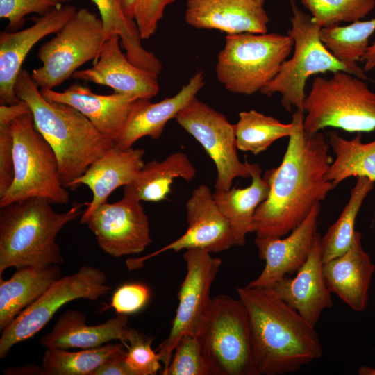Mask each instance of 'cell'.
<instances>
[{
	"instance_id": "cell-27",
	"label": "cell",
	"mask_w": 375,
	"mask_h": 375,
	"mask_svg": "<svg viewBox=\"0 0 375 375\" xmlns=\"http://www.w3.org/2000/svg\"><path fill=\"white\" fill-rule=\"evenodd\" d=\"M196 176V169L183 152L170 154L161 161L151 160L144 164L134 180L124 187V197L138 201L159 202L171 193L174 178L190 181Z\"/></svg>"
},
{
	"instance_id": "cell-35",
	"label": "cell",
	"mask_w": 375,
	"mask_h": 375,
	"mask_svg": "<svg viewBox=\"0 0 375 375\" xmlns=\"http://www.w3.org/2000/svg\"><path fill=\"white\" fill-rule=\"evenodd\" d=\"M322 27L361 20L375 7V0H301Z\"/></svg>"
},
{
	"instance_id": "cell-37",
	"label": "cell",
	"mask_w": 375,
	"mask_h": 375,
	"mask_svg": "<svg viewBox=\"0 0 375 375\" xmlns=\"http://www.w3.org/2000/svg\"><path fill=\"white\" fill-rule=\"evenodd\" d=\"M152 341L138 331L130 340L125 359L130 375H155L162 369L160 355L151 348Z\"/></svg>"
},
{
	"instance_id": "cell-34",
	"label": "cell",
	"mask_w": 375,
	"mask_h": 375,
	"mask_svg": "<svg viewBox=\"0 0 375 375\" xmlns=\"http://www.w3.org/2000/svg\"><path fill=\"white\" fill-rule=\"evenodd\" d=\"M123 348L118 343H106L74 352L47 348L41 367L44 375H93L110 356Z\"/></svg>"
},
{
	"instance_id": "cell-2",
	"label": "cell",
	"mask_w": 375,
	"mask_h": 375,
	"mask_svg": "<svg viewBox=\"0 0 375 375\" xmlns=\"http://www.w3.org/2000/svg\"><path fill=\"white\" fill-rule=\"evenodd\" d=\"M237 293L248 313L258 375L296 372L322 356L315 327L271 288L246 285Z\"/></svg>"
},
{
	"instance_id": "cell-8",
	"label": "cell",
	"mask_w": 375,
	"mask_h": 375,
	"mask_svg": "<svg viewBox=\"0 0 375 375\" xmlns=\"http://www.w3.org/2000/svg\"><path fill=\"white\" fill-rule=\"evenodd\" d=\"M12 128L14 179L0 197V207L32 197L52 204L67 203L69 192L61 182L57 156L35 128L32 113L15 119Z\"/></svg>"
},
{
	"instance_id": "cell-26",
	"label": "cell",
	"mask_w": 375,
	"mask_h": 375,
	"mask_svg": "<svg viewBox=\"0 0 375 375\" xmlns=\"http://www.w3.org/2000/svg\"><path fill=\"white\" fill-rule=\"evenodd\" d=\"M60 275L58 265H53L42 268L22 267L8 280L0 277V330L10 325Z\"/></svg>"
},
{
	"instance_id": "cell-43",
	"label": "cell",
	"mask_w": 375,
	"mask_h": 375,
	"mask_svg": "<svg viewBox=\"0 0 375 375\" xmlns=\"http://www.w3.org/2000/svg\"><path fill=\"white\" fill-rule=\"evenodd\" d=\"M31 113L28 104L24 100L10 105L0 106V124H12L17 117Z\"/></svg>"
},
{
	"instance_id": "cell-24",
	"label": "cell",
	"mask_w": 375,
	"mask_h": 375,
	"mask_svg": "<svg viewBox=\"0 0 375 375\" xmlns=\"http://www.w3.org/2000/svg\"><path fill=\"white\" fill-rule=\"evenodd\" d=\"M362 234L356 231L351 247L342 255L323 263V274L331 293L356 312L365 310L375 265L362 245Z\"/></svg>"
},
{
	"instance_id": "cell-38",
	"label": "cell",
	"mask_w": 375,
	"mask_h": 375,
	"mask_svg": "<svg viewBox=\"0 0 375 375\" xmlns=\"http://www.w3.org/2000/svg\"><path fill=\"white\" fill-rule=\"evenodd\" d=\"M72 0H0V17L8 20V31H16L31 13L44 15Z\"/></svg>"
},
{
	"instance_id": "cell-48",
	"label": "cell",
	"mask_w": 375,
	"mask_h": 375,
	"mask_svg": "<svg viewBox=\"0 0 375 375\" xmlns=\"http://www.w3.org/2000/svg\"><path fill=\"white\" fill-rule=\"evenodd\" d=\"M374 227H375V221H374Z\"/></svg>"
},
{
	"instance_id": "cell-15",
	"label": "cell",
	"mask_w": 375,
	"mask_h": 375,
	"mask_svg": "<svg viewBox=\"0 0 375 375\" xmlns=\"http://www.w3.org/2000/svg\"><path fill=\"white\" fill-rule=\"evenodd\" d=\"M97 244L114 257L138 254L152 239L149 222L140 201L123 197L99 206L85 222Z\"/></svg>"
},
{
	"instance_id": "cell-12",
	"label": "cell",
	"mask_w": 375,
	"mask_h": 375,
	"mask_svg": "<svg viewBox=\"0 0 375 375\" xmlns=\"http://www.w3.org/2000/svg\"><path fill=\"white\" fill-rule=\"evenodd\" d=\"M176 122L203 147L217 169L215 191L231 188L236 178L251 177L259 166L242 162L237 154L235 124L197 97L175 117Z\"/></svg>"
},
{
	"instance_id": "cell-40",
	"label": "cell",
	"mask_w": 375,
	"mask_h": 375,
	"mask_svg": "<svg viewBox=\"0 0 375 375\" xmlns=\"http://www.w3.org/2000/svg\"><path fill=\"white\" fill-rule=\"evenodd\" d=\"M151 291L146 285L126 283L114 292L110 306L117 314H132L140 310L149 301Z\"/></svg>"
},
{
	"instance_id": "cell-20",
	"label": "cell",
	"mask_w": 375,
	"mask_h": 375,
	"mask_svg": "<svg viewBox=\"0 0 375 375\" xmlns=\"http://www.w3.org/2000/svg\"><path fill=\"white\" fill-rule=\"evenodd\" d=\"M144 150L141 148H120L115 144L94 161L76 180L73 190L81 185L92 192L90 202L81 216L80 223L85 222L100 205L107 202L108 197L118 188L131 183L144 165Z\"/></svg>"
},
{
	"instance_id": "cell-17",
	"label": "cell",
	"mask_w": 375,
	"mask_h": 375,
	"mask_svg": "<svg viewBox=\"0 0 375 375\" xmlns=\"http://www.w3.org/2000/svg\"><path fill=\"white\" fill-rule=\"evenodd\" d=\"M320 203L287 237L258 238L255 244L265 265L260 274L247 286L269 288L288 274L296 273L306 262L318 234Z\"/></svg>"
},
{
	"instance_id": "cell-23",
	"label": "cell",
	"mask_w": 375,
	"mask_h": 375,
	"mask_svg": "<svg viewBox=\"0 0 375 375\" xmlns=\"http://www.w3.org/2000/svg\"><path fill=\"white\" fill-rule=\"evenodd\" d=\"M47 99L69 105L85 115L103 135L115 140L119 136L133 103L138 99L122 94L101 95L89 87L74 83L62 92L40 89Z\"/></svg>"
},
{
	"instance_id": "cell-36",
	"label": "cell",
	"mask_w": 375,
	"mask_h": 375,
	"mask_svg": "<svg viewBox=\"0 0 375 375\" xmlns=\"http://www.w3.org/2000/svg\"><path fill=\"white\" fill-rule=\"evenodd\" d=\"M162 375H208L197 334H185L176 344L171 361Z\"/></svg>"
},
{
	"instance_id": "cell-31",
	"label": "cell",
	"mask_w": 375,
	"mask_h": 375,
	"mask_svg": "<svg viewBox=\"0 0 375 375\" xmlns=\"http://www.w3.org/2000/svg\"><path fill=\"white\" fill-rule=\"evenodd\" d=\"M375 31V18L357 21L347 26L322 28L320 38L326 49L349 72L363 80L367 76L357 62L362 60L369 47V38Z\"/></svg>"
},
{
	"instance_id": "cell-3",
	"label": "cell",
	"mask_w": 375,
	"mask_h": 375,
	"mask_svg": "<svg viewBox=\"0 0 375 375\" xmlns=\"http://www.w3.org/2000/svg\"><path fill=\"white\" fill-rule=\"evenodd\" d=\"M15 91L28 104L35 128L56 153L63 186L73 190L76 180L115 144V140L101 134L74 108L45 99L25 69L19 74Z\"/></svg>"
},
{
	"instance_id": "cell-39",
	"label": "cell",
	"mask_w": 375,
	"mask_h": 375,
	"mask_svg": "<svg viewBox=\"0 0 375 375\" xmlns=\"http://www.w3.org/2000/svg\"><path fill=\"white\" fill-rule=\"evenodd\" d=\"M175 0H137L133 8V19L141 39L149 38L157 29L165 8Z\"/></svg>"
},
{
	"instance_id": "cell-6",
	"label": "cell",
	"mask_w": 375,
	"mask_h": 375,
	"mask_svg": "<svg viewBox=\"0 0 375 375\" xmlns=\"http://www.w3.org/2000/svg\"><path fill=\"white\" fill-rule=\"evenodd\" d=\"M197 334L208 375H258L248 313L239 298L226 294L212 298Z\"/></svg>"
},
{
	"instance_id": "cell-47",
	"label": "cell",
	"mask_w": 375,
	"mask_h": 375,
	"mask_svg": "<svg viewBox=\"0 0 375 375\" xmlns=\"http://www.w3.org/2000/svg\"><path fill=\"white\" fill-rule=\"evenodd\" d=\"M256 1H257L258 2H259L261 4L264 5L265 0H256Z\"/></svg>"
},
{
	"instance_id": "cell-22",
	"label": "cell",
	"mask_w": 375,
	"mask_h": 375,
	"mask_svg": "<svg viewBox=\"0 0 375 375\" xmlns=\"http://www.w3.org/2000/svg\"><path fill=\"white\" fill-rule=\"evenodd\" d=\"M205 85L202 71H197L174 96L151 103L150 99H138L133 103L124 126L115 144L120 148L132 147L142 138L159 139L167 123L194 98Z\"/></svg>"
},
{
	"instance_id": "cell-4",
	"label": "cell",
	"mask_w": 375,
	"mask_h": 375,
	"mask_svg": "<svg viewBox=\"0 0 375 375\" xmlns=\"http://www.w3.org/2000/svg\"><path fill=\"white\" fill-rule=\"evenodd\" d=\"M47 200L32 197L0 207V277L9 267L42 268L63 262L56 237L83 214L86 203L74 201L64 212Z\"/></svg>"
},
{
	"instance_id": "cell-14",
	"label": "cell",
	"mask_w": 375,
	"mask_h": 375,
	"mask_svg": "<svg viewBox=\"0 0 375 375\" xmlns=\"http://www.w3.org/2000/svg\"><path fill=\"white\" fill-rule=\"evenodd\" d=\"M188 228L178 239L143 257L129 258V269L142 267L144 261L167 251L201 249L217 253L236 246L228 221L218 208L210 188L200 185L192 192L186 204Z\"/></svg>"
},
{
	"instance_id": "cell-21",
	"label": "cell",
	"mask_w": 375,
	"mask_h": 375,
	"mask_svg": "<svg viewBox=\"0 0 375 375\" xmlns=\"http://www.w3.org/2000/svg\"><path fill=\"white\" fill-rule=\"evenodd\" d=\"M185 19L199 29L228 34L265 33L269 17L256 0H187Z\"/></svg>"
},
{
	"instance_id": "cell-46",
	"label": "cell",
	"mask_w": 375,
	"mask_h": 375,
	"mask_svg": "<svg viewBox=\"0 0 375 375\" xmlns=\"http://www.w3.org/2000/svg\"><path fill=\"white\" fill-rule=\"evenodd\" d=\"M358 373L360 375H375V367L362 366L358 369Z\"/></svg>"
},
{
	"instance_id": "cell-45",
	"label": "cell",
	"mask_w": 375,
	"mask_h": 375,
	"mask_svg": "<svg viewBox=\"0 0 375 375\" xmlns=\"http://www.w3.org/2000/svg\"><path fill=\"white\" fill-rule=\"evenodd\" d=\"M137 0H123V6L126 15L130 19H133V8Z\"/></svg>"
},
{
	"instance_id": "cell-32",
	"label": "cell",
	"mask_w": 375,
	"mask_h": 375,
	"mask_svg": "<svg viewBox=\"0 0 375 375\" xmlns=\"http://www.w3.org/2000/svg\"><path fill=\"white\" fill-rule=\"evenodd\" d=\"M375 183L365 176L357 177L349 199L336 222L320 238L323 263L338 257L351 247L355 233V224L360 209Z\"/></svg>"
},
{
	"instance_id": "cell-29",
	"label": "cell",
	"mask_w": 375,
	"mask_h": 375,
	"mask_svg": "<svg viewBox=\"0 0 375 375\" xmlns=\"http://www.w3.org/2000/svg\"><path fill=\"white\" fill-rule=\"evenodd\" d=\"M97 6L103 24L105 40L117 35L128 59L135 66L158 75L162 65L154 53L147 51L134 20L124 12L123 0H92Z\"/></svg>"
},
{
	"instance_id": "cell-5",
	"label": "cell",
	"mask_w": 375,
	"mask_h": 375,
	"mask_svg": "<svg viewBox=\"0 0 375 375\" xmlns=\"http://www.w3.org/2000/svg\"><path fill=\"white\" fill-rule=\"evenodd\" d=\"M303 108V128L310 134L328 127L358 133L375 130V93L363 79L344 71L316 77Z\"/></svg>"
},
{
	"instance_id": "cell-18",
	"label": "cell",
	"mask_w": 375,
	"mask_h": 375,
	"mask_svg": "<svg viewBox=\"0 0 375 375\" xmlns=\"http://www.w3.org/2000/svg\"><path fill=\"white\" fill-rule=\"evenodd\" d=\"M120 47L119 35H111L104 41L92 67L77 70L72 77L108 86L114 93L151 99L160 90L158 75L133 65Z\"/></svg>"
},
{
	"instance_id": "cell-16",
	"label": "cell",
	"mask_w": 375,
	"mask_h": 375,
	"mask_svg": "<svg viewBox=\"0 0 375 375\" xmlns=\"http://www.w3.org/2000/svg\"><path fill=\"white\" fill-rule=\"evenodd\" d=\"M76 7L65 4L33 19L31 26L16 31L0 32V103L19 101L15 86L22 65L31 49L48 35L58 32L76 13Z\"/></svg>"
},
{
	"instance_id": "cell-42",
	"label": "cell",
	"mask_w": 375,
	"mask_h": 375,
	"mask_svg": "<svg viewBox=\"0 0 375 375\" xmlns=\"http://www.w3.org/2000/svg\"><path fill=\"white\" fill-rule=\"evenodd\" d=\"M124 347L110 356L93 373V375H130L126 364Z\"/></svg>"
},
{
	"instance_id": "cell-30",
	"label": "cell",
	"mask_w": 375,
	"mask_h": 375,
	"mask_svg": "<svg viewBox=\"0 0 375 375\" xmlns=\"http://www.w3.org/2000/svg\"><path fill=\"white\" fill-rule=\"evenodd\" d=\"M335 159L326 174V179L333 187L352 176H365L375 183V140L364 143L360 133L347 140L335 131L326 135Z\"/></svg>"
},
{
	"instance_id": "cell-11",
	"label": "cell",
	"mask_w": 375,
	"mask_h": 375,
	"mask_svg": "<svg viewBox=\"0 0 375 375\" xmlns=\"http://www.w3.org/2000/svg\"><path fill=\"white\" fill-rule=\"evenodd\" d=\"M106 283L105 273L90 265L57 279L1 331L0 358L6 357L14 345L39 332L65 303L78 299L96 301L105 295L111 288Z\"/></svg>"
},
{
	"instance_id": "cell-33",
	"label": "cell",
	"mask_w": 375,
	"mask_h": 375,
	"mask_svg": "<svg viewBox=\"0 0 375 375\" xmlns=\"http://www.w3.org/2000/svg\"><path fill=\"white\" fill-rule=\"evenodd\" d=\"M293 126L255 110L242 111L235 124L238 149L258 155L265 151L276 140L289 137Z\"/></svg>"
},
{
	"instance_id": "cell-1",
	"label": "cell",
	"mask_w": 375,
	"mask_h": 375,
	"mask_svg": "<svg viewBox=\"0 0 375 375\" xmlns=\"http://www.w3.org/2000/svg\"><path fill=\"white\" fill-rule=\"evenodd\" d=\"M303 117L299 110L292 114L293 128L283 160L265 174L270 188L254 215L256 237L289 234L335 188L325 177L333 162L327 137L322 131L306 132Z\"/></svg>"
},
{
	"instance_id": "cell-13",
	"label": "cell",
	"mask_w": 375,
	"mask_h": 375,
	"mask_svg": "<svg viewBox=\"0 0 375 375\" xmlns=\"http://www.w3.org/2000/svg\"><path fill=\"white\" fill-rule=\"evenodd\" d=\"M201 249L185 250L186 274L177 294L178 304L169 333L158 347L162 369L170 361L176 344L185 334H197L211 303L210 290L222 260Z\"/></svg>"
},
{
	"instance_id": "cell-9",
	"label": "cell",
	"mask_w": 375,
	"mask_h": 375,
	"mask_svg": "<svg viewBox=\"0 0 375 375\" xmlns=\"http://www.w3.org/2000/svg\"><path fill=\"white\" fill-rule=\"evenodd\" d=\"M291 8L292 26L288 34L294 41L292 57L283 62L276 76L260 92L267 97L279 93L281 105L287 111L293 108L303 111L305 88L310 76L349 71L324 46L320 38L322 27L311 15L305 13L294 1H291Z\"/></svg>"
},
{
	"instance_id": "cell-28",
	"label": "cell",
	"mask_w": 375,
	"mask_h": 375,
	"mask_svg": "<svg viewBox=\"0 0 375 375\" xmlns=\"http://www.w3.org/2000/svg\"><path fill=\"white\" fill-rule=\"evenodd\" d=\"M261 173L259 165L251 175L250 185L213 193L218 208L229 222L236 246L244 245L247 235L253 233L256 211L269 194V181Z\"/></svg>"
},
{
	"instance_id": "cell-19",
	"label": "cell",
	"mask_w": 375,
	"mask_h": 375,
	"mask_svg": "<svg viewBox=\"0 0 375 375\" xmlns=\"http://www.w3.org/2000/svg\"><path fill=\"white\" fill-rule=\"evenodd\" d=\"M320 238L318 233L306 262L294 277L285 276L269 287L314 327L322 312L333 306L323 274Z\"/></svg>"
},
{
	"instance_id": "cell-44",
	"label": "cell",
	"mask_w": 375,
	"mask_h": 375,
	"mask_svg": "<svg viewBox=\"0 0 375 375\" xmlns=\"http://www.w3.org/2000/svg\"><path fill=\"white\" fill-rule=\"evenodd\" d=\"M361 61L365 62V72L375 70V42L369 46Z\"/></svg>"
},
{
	"instance_id": "cell-10",
	"label": "cell",
	"mask_w": 375,
	"mask_h": 375,
	"mask_svg": "<svg viewBox=\"0 0 375 375\" xmlns=\"http://www.w3.org/2000/svg\"><path fill=\"white\" fill-rule=\"evenodd\" d=\"M105 41L101 18L86 8L39 49L42 66L31 76L40 89H53L72 76L88 61H96Z\"/></svg>"
},
{
	"instance_id": "cell-7",
	"label": "cell",
	"mask_w": 375,
	"mask_h": 375,
	"mask_svg": "<svg viewBox=\"0 0 375 375\" xmlns=\"http://www.w3.org/2000/svg\"><path fill=\"white\" fill-rule=\"evenodd\" d=\"M293 47L288 34H228L217 57V78L233 93L251 95L260 92L276 76Z\"/></svg>"
},
{
	"instance_id": "cell-41",
	"label": "cell",
	"mask_w": 375,
	"mask_h": 375,
	"mask_svg": "<svg viewBox=\"0 0 375 375\" xmlns=\"http://www.w3.org/2000/svg\"><path fill=\"white\" fill-rule=\"evenodd\" d=\"M14 174L12 124H0V197L11 186Z\"/></svg>"
},
{
	"instance_id": "cell-25",
	"label": "cell",
	"mask_w": 375,
	"mask_h": 375,
	"mask_svg": "<svg viewBox=\"0 0 375 375\" xmlns=\"http://www.w3.org/2000/svg\"><path fill=\"white\" fill-rule=\"evenodd\" d=\"M136 333L137 331L128 326L127 315L118 314L105 323L89 326L83 312L68 310L60 316L52 330L40 342L46 349H84L97 347L115 340L129 342Z\"/></svg>"
}]
</instances>
